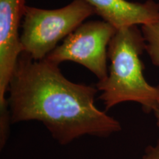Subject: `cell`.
<instances>
[{
  "instance_id": "obj_1",
  "label": "cell",
  "mask_w": 159,
  "mask_h": 159,
  "mask_svg": "<svg viewBox=\"0 0 159 159\" xmlns=\"http://www.w3.org/2000/svg\"><path fill=\"white\" fill-rule=\"evenodd\" d=\"M98 91L96 86L71 82L59 66L22 52L7 89L11 122L39 121L61 145L84 136L109 137L122 125L96 106Z\"/></svg>"
},
{
  "instance_id": "obj_2",
  "label": "cell",
  "mask_w": 159,
  "mask_h": 159,
  "mask_svg": "<svg viewBox=\"0 0 159 159\" xmlns=\"http://www.w3.org/2000/svg\"><path fill=\"white\" fill-rule=\"evenodd\" d=\"M144 51L145 41L138 26L117 30L108 45V76L96 84L106 111L126 102L139 103L144 113L153 112L159 105V86L150 84L144 75Z\"/></svg>"
},
{
  "instance_id": "obj_3",
  "label": "cell",
  "mask_w": 159,
  "mask_h": 159,
  "mask_svg": "<svg viewBox=\"0 0 159 159\" xmlns=\"http://www.w3.org/2000/svg\"><path fill=\"white\" fill-rule=\"evenodd\" d=\"M94 14V7L84 0H73L65 7L53 10L27 5L20 38L22 52L35 61H42L60 41Z\"/></svg>"
},
{
  "instance_id": "obj_4",
  "label": "cell",
  "mask_w": 159,
  "mask_h": 159,
  "mask_svg": "<svg viewBox=\"0 0 159 159\" xmlns=\"http://www.w3.org/2000/svg\"><path fill=\"white\" fill-rule=\"evenodd\" d=\"M116 30L103 20L83 22L45 59L57 66L65 61L79 63L102 80L108 76V48Z\"/></svg>"
},
{
  "instance_id": "obj_5",
  "label": "cell",
  "mask_w": 159,
  "mask_h": 159,
  "mask_svg": "<svg viewBox=\"0 0 159 159\" xmlns=\"http://www.w3.org/2000/svg\"><path fill=\"white\" fill-rule=\"evenodd\" d=\"M27 0H0V116H9L7 89L20 55Z\"/></svg>"
},
{
  "instance_id": "obj_6",
  "label": "cell",
  "mask_w": 159,
  "mask_h": 159,
  "mask_svg": "<svg viewBox=\"0 0 159 159\" xmlns=\"http://www.w3.org/2000/svg\"><path fill=\"white\" fill-rule=\"evenodd\" d=\"M92 6L96 14L116 30L145 25L159 20V4L153 0L144 3L128 0H84Z\"/></svg>"
},
{
  "instance_id": "obj_7",
  "label": "cell",
  "mask_w": 159,
  "mask_h": 159,
  "mask_svg": "<svg viewBox=\"0 0 159 159\" xmlns=\"http://www.w3.org/2000/svg\"><path fill=\"white\" fill-rule=\"evenodd\" d=\"M145 41V51L152 64L159 67V20L141 27Z\"/></svg>"
},
{
  "instance_id": "obj_8",
  "label": "cell",
  "mask_w": 159,
  "mask_h": 159,
  "mask_svg": "<svg viewBox=\"0 0 159 159\" xmlns=\"http://www.w3.org/2000/svg\"><path fill=\"white\" fill-rule=\"evenodd\" d=\"M141 159H159V139L154 145H150L145 149Z\"/></svg>"
},
{
  "instance_id": "obj_9",
  "label": "cell",
  "mask_w": 159,
  "mask_h": 159,
  "mask_svg": "<svg viewBox=\"0 0 159 159\" xmlns=\"http://www.w3.org/2000/svg\"><path fill=\"white\" fill-rule=\"evenodd\" d=\"M152 113H153L154 116H155V117H156V125H157V126H158V128H159V105L157 107L156 109H155Z\"/></svg>"
}]
</instances>
